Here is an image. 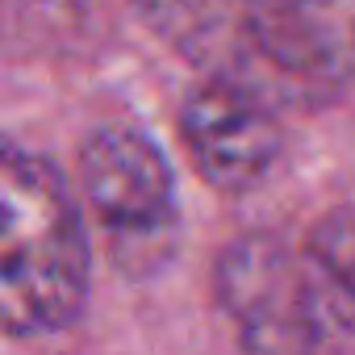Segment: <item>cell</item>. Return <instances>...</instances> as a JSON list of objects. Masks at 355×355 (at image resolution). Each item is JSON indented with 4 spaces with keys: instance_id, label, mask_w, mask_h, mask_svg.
Listing matches in <instances>:
<instances>
[{
    "instance_id": "4",
    "label": "cell",
    "mask_w": 355,
    "mask_h": 355,
    "mask_svg": "<svg viewBox=\"0 0 355 355\" xmlns=\"http://www.w3.org/2000/svg\"><path fill=\"white\" fill-rule=\"evenodd\" d=\"M259 92L330 105L355 80V0H251Z\"/></svg>"
},
{
    "instance_id": "5",
    "label": "cell",
    "mask_w": 355,
    "mask_h": 355,
    "mask_svg": "<svg viewBox=\"0 0 355 355\" xmlns=\"http://www.w3.org/2000/svg\"><path fill=\"white\" fill-rule=\"evenodd\" d=\"M180 146L218 193H251L280 167L284 130L276 105L222 76H201L180 105Z\"/></svg>"
},
{
    "instance_id": "2",
    "label": "cell",
    "mask_w": 355,
    "mask_h": 355,
    "mask_svg": "<svg viewBox=\"0 0 355 355\" xmlns=\"http://www.w3.org/2000/svg\"><path fill=\"white\" fill-rule=\"evenodd\" d=\"M214 297L243 355H338L355 343V318L305 243L272 230H247L222 247Z\"/></svg>"
},
{
    "instance_id": "1",
    "label": "cell",
    "mask_w": 355,
    "mask_h": 355,
    "mask_svg": "<svg viewBox=\"0 0 355 355\" xmlns=\"http://www.w3.org/2000/svg\"><path fill=\"white\" fill-rule=\"evenodd\" d=\"M0 318L9 338H51L88 309L92 243L67 180L34 150L0 163Z\"/></svg>"
},
{
    "instance_id": "6",
    "label": "cell",
    "mask_w": 355,
    "mask_h": 355,
    "mask_svg": "<svg viewBox=\"0 0 355 355\" xmlns=\"http://www.w3.org/2000/svg\"><path fill=\"white\" fill-rule=\"evenodd\" d=\"M138 17L205 76L239 80L259 92L251 0H134Z\"/></svg>"
},
{
    "instance_id": "3",
    "label": "cell",
    "mask_w": 355,
    "mask_h": 355,
    "mask_svg": "<svg viewBox=\"0 0 355 355\" xmlns=\"http://www.w3.org/2000/svg\"><path fill=\"white\" fill-rule=\"evenodd\" d=\"M80 189L125 276H146L171 255L180 222L175 175L146 130L125 121L92 130L80 146Z\"/></svg>"
}]
</instances>
